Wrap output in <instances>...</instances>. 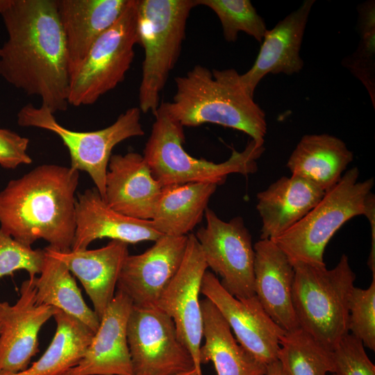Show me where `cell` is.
Listing matches in <instances>:
<instances>
[{
  "mask_svg": "<svg viewBox=\"0 0 375 375\" xmlns=\"http://www.w3.org/2000/svg\"><path fill=\"white\" fill-rule=\"evenodd\" d=\"M362 342L352 334L344 335L331 351L335 375H375V365Z\"/></svg>",
  "mask_w": 375,
  "mask_h": 375,
  "instance_id": "34",
  "label": "cell"
},
{
  "mask_svg": "<svg viewBox=\"0 0 375 375\" xmlns=\"http://www.w3.org/2000/svg\"><path fill=\"white\" fill-rule=\"evenodd\" d=\"M153 115L155 122L143 156L153 176L162 187L188 183L219 185L231 174L246 176L257 171V160L265 151L264 143L251 139L244 150L233 149L226 161L215 163L194 158L185 151L183 126L160 106Z\"/></svg>",
  "mask_w": 375,
  "mask_h": 375,
  "instance_id": "5",
  "label": "cell"
},
{
  "mask_svg": "<svg viewBox=\"0 0 375 375\" xmlns=\"http://www.w3.org/2000/svg\"><path fill=\"white\" fill-rule=\"evenodd\" d=\"M353 159L341 139L328 134L303 135L292 152L287 167L292 175L310 181L325 192L335 185Z\"/></svg>",
  "mask_w": 375,
  "mask_h": 375,
  "instance_id": "25",
  "label": "cell"
},
{
  "mask_svg": "<svg viewBox=\"0 0 375 375\" xmlns=\"http://www.w3.org/2000/svg\"><path fill=\"white\" fill-rule=\"evenodd\" d=\"M206 225L195 236L208 267L220 276L222 287L238 299L254 294V249L244 219L237 216L225 222L210 208L205 211Z\"/></svg>",
  "mask_w": 375,
  "mask_h": 375,
  "instance_id": "11",
  "label": "cell"
},
{
  "mask_svg": "<svg viewBox=\"0 0 375 375\" xmlns=\"http://www.w3.org/2000/svg\"><path fill=\"white\" fill-rule=\"evenodd\" d=\"M76 229L71 249H87L97 239L110 238L126 244L156 241L162 236L151 220L123 215L112 209L96 188L88 189L76 197Z\"/></svg>",
  "mask_w": 375,
  "mask_h": 375,
  "instance_id": "17",
  "label": "cell"
},
{
  "mask_svg": "<svg viewBox=\"0 0 375 375\" xmlns=\"http://www.w3.org/2000/svg\"><path fill=\"white\" fill-rule=\"evenodd\" d=\"M315 0H305L295 10L267 30L252 67L240 74V81L252 97L261 80L267 74L299 73L303 67L301 47L308 17Z\"/></svg>",
  "mask_w": 375,
  "mask_h": 375,
  "instance_id": "18",
  "label": "cell"
},
{
  "mask_svg": "<svg viewBox=\"0 0 375 375\" xmlns=\"http://www.w3.org/2000/svg\"><path fill=\"white\" fill-rule=\"evenodd\" d=\"M0 15L8 34L0 76L53 113L66 110L71 75L56 0H10Z\"/></svg>",
  "mask_w": 375,
  "mask_h": 375,
  "instance_id": "1",
  "label": "cell"
},
{
  "mask_svg": "<svg viewBox=\"0 0 375 375\" xmlns=\"http://www.w3.org/2000/svg\"><path fill=\"white\" fill-rule=\"evenodd\" d=\"M39 274L38 277L34 278L38 304L56 308L78 319L95 333L100 319L94 310L85 302L76 281L66 265L45 251Z\"/></svg>",
  "mask_w": 375,
  "mask_h": 375,
  "instance_id": "28",
  "label": "cell"
},
{
  "mask_svg": "<svg viewBox=\"0 0 375 375\" xmlns=\"http://www.w3.org/2000/svg\"><path fill=\"white\" fill-rule=\"evenodd\" d=\"M365 216L369 222L372 233L371 251L367 261V265L372 271V274H375V197L372 192L367 198Z\"/></svg>",
  "mask_w": 375,
  "mask_h": 375,
  "instance_id": "36",
  "label": "cell"
},
{
  "mask_svg": "<svg viewBox=\"0 0 375 375\" xmlns=\"http://www.w3.org/2000/svg\"><path fill=\"white\" fill-rule=\"evenodd\" d=\"M126 336L133 375H174L194 368L173 319L158 306H133Z\"/></svg>",
  "mask_w": 375,
  "mask_h": 375,
  "instance_id": "10",
  "label": "cell"
},
{
  "mask_svg": "<svg viewBox=\"0 0 375 375\" xmlns=\"http://www.w3.org/2000/svg\"><path fill=\"white\" fill-rule=\"evenodd\" d=\"M132 307L130 299L117 290L83 357L61 375H133L126 336Z\"/></svg>",
  "mask_w": 375,
  "mask_h": 375,
  "instance_id": "16",
  "label": "cell"
},
{
  "mask_svg": "<svg viewBox=\"0 0 375 375\" xmlns=\"http://www.w3.org/2000/svg\"><path fill=\"white\" fill-rule=\"evenodd\" d=\"M201 293L221 312L239 344L265 365L278 360L280 340L285 331L266 313L256 295L238 299L219 278L206 270Z\"/></svg>",
  "mask_w": 375,
  "mask_h": 375,
  "instance_id": "13",
  "label": "cell"
},
{
  "mask_svg": "<svg viewBox=\"0 0 375 375\" xmlns=\"http://www.w3.org/2000/svg\"><path fill=\"white\" fill-rule=\"evenodd\" d=\"M217 185L188 183L164 186L151 221L163 235L183 236L201 221Z\"/></svg>",
  "mask_w": 375,
  "mask_h": 375,
  "instance_id": "26",
  "label": "cell"
},
{
  "mask_svg": "<svg viewBox=\"0 0 375 375\" xmlns=\"http://www.w3.org/2000/svg\"><path fill=\"white\" fill-rule=\"evenodd\" d=\"M128 245L112 240L96 249L58 251L47 247L44 250L62 261L81 281L101 320L116 292L122 267L129 255Z\"/></svg>",
  "mask_w": 375,
  "mask_h": 375,
  "instance_id": "21",
  "label": "cell"
},
{
  "mask_svg": "<svg viewBox=\"0 0 375 375\" xmlns=\"http://www.w3.org/2000/svg\"><path fill=\"white\" fill-rule=\"evenodd\" d=\"M162 186L153 176L143 155H112L106 176V203L129 217L151 220Z\"/></svg>",
  "mask_w": 375,
  "mask_h": 375,
  "instance_id": "19",
  "label": "cell"
},
{
  "mask_svg": "<svg viewBox=\"0 0 375 375\" xmlns=\"http://www.w3.org/2000/svg\"><path fill=\"white\" fill-rule=\"evenodd\" d=\"M10 0H0V14L2 13L10 4Z\"/></svg>",
  "mask_w": 375,
  "mask_h": 375,
  "instance_id": "38",
  "label": "cell"
},
{
  "mask_svg": "<svg viewBox=\"0 0 375 375\" xmlns=\"http://www.w3.org/2000/svg\"><path fill=\"white\" fill-rule=\"evenodd\" d=\"M197 0H138V44L144 52L139 108L154 114L160 93L179 58L188 19Z\"/></svg>",
  "mask_w": 375,
  "mask_h": 375,
  "instance_id": "6",
  "label": "cell"
},
{
  "mask_svg": "<svg viewBox=\"0 0 375 375\" xmlns=\"http://www.w3.org/2000/svg\"><path fill=\"white\" fill-rule=\"evenodd\" d=\"M138 0H129L116 22L94 42L83 61L71 75L69 105L88 106L122 83L138 44Z\"/></svg>",
  "mask_w": 375,
  "mask_h": 375,
  "instance_id": "9",
  "label": "cell"
},
{
  "mask_svg": "<svg viewBox=\"0 0 375 375\" xmlns=\"http://www.w3.org/2000/svg\"><path fill=\"white\" fill-rule=\"evenodd\" d=\"M333 375H335V374H333Z\"/></svg>",
  "mask_w": 375,
  "mask_h": 375,
  "instance_id": "40",
  "label": "cell"
},
{
  "mask_svg": "<svg viewBox=\"0 0 375 375\" xmlns=\"http://www.w3.org/2000/svg\"><path fill=\"white\" fill-rule=\"evenodd\" d=\"M176 92L160 107L182 126L215 124L240 131L264 143L266 115L242 85L235 69H212L195 65L175 78Z\"/></svg>",
  "mask_w": 375,
  "mask_h": 375,
  "instance_id": "3",
  "label": "cell"
},
{
  "mask_svg": "<svg viewBox=\"0 0 375 375\" xmlns=\"http://www.w3.org/2000/svg\"><path fill=\"white\" fill-rule=\"evenodd\" d=\"M359 170L347 171L299 222L273 240L292 265H325V248L335 232L351 218L365 215L374 178L358 181Z\"/></svg>",
  "mask_w": 375,
  "mask_h": 375,
  "instance_id": "7",
  "label": "cell"
},
{
  "mask_svg": "<svg viewBox=\"0 0 375 375\" xmlns=\"http://www.w3.org/2000/svg\"><path fill=\"white\" fill-rule=\"evenodd\" d=\"M200 304L205 339L199 350L201 365L212 362L217 375H265L267 365L239 344L217 307L207 298Z\"/></svg>",
  "mask_w": 375,
  "mask_h": 375,
  "instance_id": "24",
  "label": "cell"
},
{
  "mask_svg": "<svg viewBox=\"0 0 375 375\" xmlns=\"http://www.w3.org/2000/svg\"><path fill=\"white\" fill-rule=\"evenodd\" d=\"M129 0H56L70 75L96 40L119 18Z\"/></svg>",
  "mask_w": 375,
  "mask_h": 375,
  "instance_id": "22",
  "label": "cell"
},
{
  "mask_svg": "<svg viewBox=\"0 0 375 375\" xmlns=\"http://www.w3.org/2000/svg\"><path fill=\"white\" fill-rule=\"evenodd\" d=\"M140 118L139 107H133L104 128L76 131L60 124L54 113L42 105L36 107L28 103L17 114L19 126L42 128L57 135L69 151L70 167L87 172L104 200L106 176L112 151L126 139L144 135Z\"/></svg>",
  "mask_w": 375,
  "mask_h": 375,
  "instance_id": "8",
  "label": "cell"
},
{
  "mask_svg": "<svg viewBox=\"0 0 375 375\" xmlns=\"http://www.w3.org/2000/svg\"><path fill=\"white\" fill-rule=\"evenodd\" d=\"M28 144V138L0 128V165L14 169L21 165L31 164L32 158L27 153Z\"/></svg>",
  "mask_w": 375,
  "mask_h": 375,
  "instance_id": "35",
  "label": "cell"
},
{
  "mask_svg": "<svg viewBox=\"0 0 375 375\" xmlns=\"http://www.w3.org/2000/svg\"><path fill=\"white\" fill-rule=\"evenodd\" d=\"M197 1L198 6H205L216 14L227 42H235L240 32L262 42L267 31L266 24L249 0Z\"/></svg>",
  "mask_w": 375,
  "mask_h": 375,
  "instance_id": "31",
  "label": "cell"
},
{
  "mask_svg": "<svg viewBox=\"0 0 375 375\" xmlns=\"http://www.w3.org/2000/svg\"><path fill=\"white\" fill-rule=\"evenodd\" d=\"M265 375H285L278 360L266 366Z\"/></svg>",
  "mask_w": 375,
  "mask_h": 375,
  "instance_id": "37",
  "label": "cell"
},
{
  "mask_svg": "<svg viewBox=\"0 0 375 375\" xmlns=\"http://www.w3.org/2000/svg\"><path fill=\"white\" fill-rule=\"evenodd\" d=\"M34 278L21 285L19 297L10 305L0 301V374L26 369L38 352V335L57 308L38 304Z\"/></svg>",
  "mask_w": 375,
  "mask_h": 375,
  "instance_id": "14",
  "label": "cell"
},
{
  "mask_svg": "<svg viewBox=\"0 0 375 375\" xmlns=\"http://www.w3.org/2000/svg\"><path fill=\"white\" fill-rule=\"evenodd\" d=\"M325 192L299 176H282L256 195L260 240L273 241L303 219Z\"/></svg>",
  "mask_w": 375,
  "mask_h": 375,
  "instance_id": "23",
  "label": "cell"
},
{
  "mask_svg": "<svg viewBox=\"0 0 375 375\" xmlns=\"http://www.w3.org/2000/svg\"><path fill=\"white\" fill-rule=\"evenodd\" d=\"M78 179L70 167L44 164L10 181L0 192V227L26 246L43 239L53 250H70Z\"/></svg>",
  "mask_w": 375,
  "mask_h": 375,
  "instance_id": "2",
  "label": "cell"
},
{
  "mask_svg": "<svg viewBox=\"0 0 375 375\" xmlns=\"http://www.w3.org/2000/svg\"><path fill=\"white\" fill-rule=\"evenodd\" d=\"M188 235H162L144 252L128 255L122 267L117 288L133 306H157L162 292L183 261Z\"/></svg>",
  "mask_w": 375,
  "mask_h": 375,
  "instance_id": "15",
  "label": "cell"
},
{
  "mask_svg": "<svg viewBox=\"0 0 375 375\" xmlns=\"http://www.w3.org/2000/svg\"><path fill=\"white\" fill-rule=\"evenodd\" d=\"M360 41L356 51L342 60L365 87L375 108V3L367 1L358 6Z\"/></svg>",
  "mask_w": 375,
  "mask_h": 375,
  "instance_id": "30",
  "label": "cell"
},
{
  "mask_svg": "<svg viewBox=\"0 0 375 375\" xmlns=\"http://www.w3.org/2000/svg\"><path fill=\"white\" fill-rule=\"evenodd\" d=\"M207 268L195 235L188 234L181 265L157 303V306L173 319L180 340L191 353L198 375H203L199 359L203 338L199 294Z\"/></svg>",
  "mask_w": 375,
  "mask_h": 375,
  "instance_id": "12",
  "label": "cell"
},
{
  "mask_svg": "<svg viewBox=\"0 0 375 375\" xmlns=\"http://www.w3.org/2000/svg\"><path fill=\"white\" fill-rule=\"evenodd\" d=\"M278 360L285 375L333 373L331 351L300 328L281 337Z\"/></svg>",
  "mask_w": 375,
  "mask_h": 375,
  "instance_id": "29",
  "label": "cell"
},
{
  "mask_svg": "<svg viewBox=\"0 0 375 375\" xmlns=\"http://www.w3.org/2000/svg\"><path fill=\"white\" fill-rule=\"evenodd\" d=\"M54 336L42 356L24 370L0 375H61L83 357L94 333L78 319L57 309Z\"/></svg>",
  "mask_w": 375,
  "mask_h": 375,
  "instance_id": "27",
  "label": "cell"
},
{
  "mask_svg": "<svg viewBox=\"0 0 375 375\" xmlns=\"http://www.w3.org/2000/svg\"><path fill=\"white\" fill-rule=\"evenodd\" d=\"M45 258L44 249H33L15 240L0 227V278L25 270L30 278L40 273Z\"/></svg>",
  "mask_w": 375,
  "mask_h": 375,
  "instance_id": "33",
  "label": "cell"
},
{
  "mask_svg": "<svg viewBox=\"0 0 375 375\" xmlns=\"http://www.w3.org/2000/svg\"><path fill=\"white\" fill-rule=\"evenodd\" d=\"M349 333L375 351V275L366 289L353 287L349 300Z\"/></svg>",
  "mask_w": 375,
  "mask_h": 375,
  "instance_id": "32",
  "label": "cell"
},
{
  "mask_svg": "<svg viewBox=\"0 0 375 375\" xmlns=\"http://www.w3.org/2000/svg\"><path fill=\"white\" fill-rule=\"evenodd\" d=\"M254 294L269 317L285 331L299 328L292 304L294 269L270 240L254 245Z\"/></svg>",
  "mask_w": 375,
  "mask_h": 375,
  "instance_id": "20",
  "label": "cell"
},
{
  "mask_svg": "<svg viewBox=\"0 0 375 375\" xmlns=\"http://www.w3.org/2000/svg\"><path fill=\"white\" fill-rule=\"evenodd\" d=\"M174 375H198V374L196 369L194 368L190 370L180 372Z\"/></svg>",
  "mask_w": 375,
  "mask_h": 375,
  "instance_id": "39",
  "label": "cell"
},
{
  "mask_svg": "<svg viewBox=\"0 0 375 375\" xmlns=\"http://www.w3.org/2000/svg\"><path fill=\"white\" fill-rule=\"evenodd\" d=\"M292 304L301 329L331 351L349 333V300L356 274L342 254L335 267L293 265Z\"/></svg>",
  "mask_w": 375,
  "mask_h": 375,
  "instance_id": "4",
  "label": "cell"
}]
</instances>
